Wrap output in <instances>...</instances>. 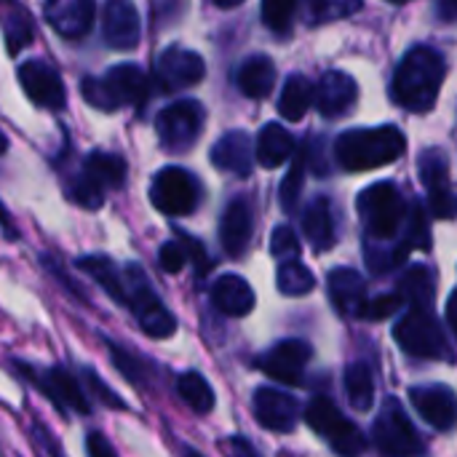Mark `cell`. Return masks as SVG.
<instances>
[{
    "label": "cell",
    "instance_id": "cell-40",
    "mask_svg": "<svg viewBox=\"0 0 457 457\" xmlns=\"http://www.w3.org/2000/svg\"><path fill=\"white\" fill-rule=\"evenodd\" d=\"M270 254L281 262L297 260L300 257V238L289 225H278L270 236Z\"/></svg>",
    "mask_w": 457,
    "mask_h": 457
},
{
    "label": "cell",
    "instance_id": "cell-52",
    "mask_svg": "<svg viewBox=\"0 0 457 457\" xmlns=\"http://www.w3.org/2000/svg\"><path fill=\"white\" fill-rule=\"evenodd\" d=\"M214 5H217V8H238L241 0H214Z\"/></svg>",
    "mask_w": 457,
    "mask_h": 457
},
{
    "label": "cell",
    "instance_id": "cell-1",
    "mask_svg": "<svg viewBox=\"0 0 457 457\" xmlns=\"http://www.w3.org/2000/svg\"><path fill=\"white\" fill-rule=\"evenodd\" d=\"M445 72V56L436 48H410L394 75V99L410 112H428L439 99Z\"/></svg>",
    "mask_w": 457,
    "mask_h": 457
},
{
    "label": "cell",
    "instance_id": "cell-12",
    "mask_svg": "<svg viewBox=\"0 0 457 457\" xmlns=\"http://www.w3.org/2000/svg\"><path fill=\"white\" fill-rule=\"evenodd\" d=\"M19 86L27 94V99L43 110H64L67 107V88L59 75V70L46 59H27L16 70Z\"/></svg>",
    "mask_w": 457,
    "mask_h": 457
},
{
    "label": "cell",
    "instance_id": "cell-5",
    "mask_svg": "<svg viewBox=\"0 0 457 457\" xmlns=\"http://www.w3.org/2000/svg\"><path fill=\"white\" fill-rule=\"evenodd\" d=\"M359 214L367 230L370 241H388L396 238L399 230H404L407 225V214L410 206L402 195V190L394 182H378L370 185L361 195H359Z\"/></svg>",
    "mask_w": 457,
    "mask_h": 457
},
{
    "label": "cell",
    "instance_id": "cell-37",
    "mask_svg": "<svg viewBox=\"0 0 457 457\" xmlns=\"http://www.w3.org/2000/svg\"><path fill=\"white\" fill-rule=\"evenodd\" d=\"M297 3L295 0H265L262 3V21L276 35H289L295 24Z\"/></svg>",
    "mask_w": 457,
    "mask_h": 457
},
{
    "label": "cell",
    "instance_id": "cell-38",
    "mask_svg": "<svg viewBox=\"0 0 457 457\" xmlns=\"http://www.w3.org/2000/svg\"><path fill=\"white\" fill-rule=\"evenodd\" d=\"M78 378H80V383H83V388H86V394H88L91 404H94V399H96V402H99L102 407H107V410H115V412L129 410V407H126V402H123L112 388H107V386H104V380H102L91 367H83Z\"/></svg>",
    "mask_w": 457,
    "mask_h": 457
},
{
    "label": "cell",
    "instance_id": "cell-29",
    "mask_svg": "<svg viewBox=\"0 0 457 457\" xmlns=\"http://www.w3.org/2000/svg\"><path fill=\"white\" fill-rule=\"evenodd\" d=\"M104 348L110 351V359H112V367L137 388H147L150 383H155V361L139 356L137 351L131 348H123L118 345L115 340L104 337Z\"/></svg>",
    "mask_w": 457,
    "mask_h": 457
},
{
    "label": "cell",
    "instance_id": "cell-13",
    "mask_svg": "<svg viewBox=\"0 0 457 457\" xmlns=\"http://www.w3.org/2000/svg\"><path fill=\"white\" fill-rule=\"evenodd\" d=\"M155 78L163 91H182L198 86L206 78V62L198 51L185 46H169L155 62Z\"/></svg>",
    "mask_w": 457,
    "mask_h": 457
},
{
    "label": "cell",
    "instance_id": "cell-21",
    "mask_svg": "<svg viewBox=\"0 0 457 457\" xmlns=\"http://www.w3.org/2000/svg\"><path fill=\"white\" fill-rule=\"evenodd\" d=\"M209 161L220 171H228V174H236V177L246 179L252 174V166H254V145H252V137L246 131H241V129H233V131L222 134L212 145Z\"/></svg>",
    "mask_w": 457,
    "mask_h": 457
},
{
    "label": "cell",
    "instance_id": "cell-51",
    "mask_svg": "<svg viewBox=\"0 0 457 457\" xmlns=\"http://www.w3.org/2000/svg\"><path fill=\"white\" fill-rule=\"evenodd\" d=\"M447 321L457 335V292H453V297L447 300Z\"/></svg>",
    "mask_w": 457,
    "mask_h": 457
},
{
    "label": "cell",
    "instance_id": "cell-35",
    "mask_svg": "<svg viewBox=\"0 0 457 457\" xmlns=\"http://www.w3.org/2000/svg\"><path fill=\"white\" fill-rule=\"evenodd\" d=\"M276 287H278V292L287 295V297H303V295L313 292L316 278H313V270L305 268L300 260H289V262H281V265H278Z\"/></svg>",
    "mask_w": 457,
    "mask_h": 457
},
{
    "label": "cell",
    "instance_id": "cell-27",
    "mask_svg": "<svg viewBox=\"0 0 457 457\" xmlns=\"http://www.w3.org/2000/svg\"><path fill=\"white\" fill-rule=\"evenodd\" d=\"M295 155V137L281 123H265L257 134L254 158L265 169H278Z\"/></svg>",
    "mask_w": 457,
    "mask_h": 457
},
{
    "label": "cell",
    "instance_id": "cell-7",
    "mask_svg": "<svg viewBox=\"0 0 457 457\" xmlns=\"http://www.w3.org/2000/svg\"><path fill=\"white\" fill-rule=\"evenodd\" d=\"M305 420L340 457H361L367 453V436L359 431L356 423H351L332 399L316 396L305 407Z\"/></svg>",
    "mask_w": 457,
    "mask_h": 457
},
{
    "label": "cell",
    "instance_id": "cell-15",
    "mask_svg": "<svg viewBox=\"0 0 457 457\" xmlns=\"http://www.w3.org/2000/svg\"><path fill=\"white\" fill-rule=\"evenodd\" d=\"M252 412L262 428L276 434H289L300 420V402L287 391L262 386L252 396Z\"/></svg>",
    "mask_w": 457,
    "mask_h": 457
},
{
    "label": "cell",
    "instance_id": "cell-6",
    "mask_svg": "<svg viewBox=\"0 0 457 457\" xmlns=\"http://www.w3.org/2000/svg\"><path fill=\"white\" fill-rule=\"evenodd\" d=\"M16 364V372L29 380L56 410L59 415H91L94 412V404L80 383L78 375H72L67 367H48V370H37L27 361H13Z\"/></svg>",
    "mask_w": 457,
    "mask_h": 457
},
{
    "label": "cell",
    "instance_id": "cell-44",
    "mask_svg": "<svg viewBox=\"0 0 457 457\" xmlns=\"http://www.w3.org/2000/svg\"><path fill=\"white\" fill-rule=\"evenodd\" d=\"M177 238L182 241V246H185V252H187V262H193L198 278H204L206 270L212 268V260H209V254H206V246H204L198 238H193L190 233H185V230H177Z\"/></svg>",
    "mask_w": 457,
    "mask_h": 457
},
{
    "label": "cell",
    "instance_id": "cell-25",
    "mask_svg": "<svg viewBox=\"0 0 457 457\" xmlns=\"http://www.w3.org/2000/svg\"><path fill=\"white\" fill-rule=\"evenodd\" d=\"M236 86L249 99H265L276 86V64L265 54L246 56L236 70Z\"/></svg>",
    "mask_w": 457,
    "mask_h": 457
},
{
    "label": "cell",
    "instance_id": "cell-54",
    "mask_svg": "<svg viewBox=\"0 0 457 457\" xmlns=\"http://www.w3.org/2000/svg\"><path fill=\"white\" fill-rule=\"evenodd\" d=\"M8 145H11V142H8V137L0 131V155H5V153H8Z\"/></svg>",
    "mask_w": 457,
    "mask_h": 457
},
{
    "label": "cell",
    "instance_id": "cell-45",
    "mask_svg": "<svg viewBox=\"0 0 457 457\" xmlns=\"http://www.w3.org/2000/svg\"><path fill=\"white\" fill-rule=\"evenodd\" d=\"M428 206H431V214L439 217V220H453V217H457V195L453 193V187L431 190L428 193Z\"/></svg>",
    "mask_w": 457,
    "mask_h": 457
},
{
    "label": "cell",
    "instance_id": "cell-8",
    "mask_svg": "<svg viewBox=\"0 0 457 457\" xmlns=\"http://www.w3.org/2000/svg\"><path fill=\"white\" fill-rule=\"evenodd\" d=\"M147 195H150V204L161 214L185 217V214H193L198 209L204 187L193 171H187L182 166H163L155 171Z\"/></svg>",
    "mask_w": 457,
    "mask_h": 457
},
{
    "label": "cell",
    "instance_id": "cell-4",
    "mask_svg": "<svg viewBox=\"0 0 457 457\" xmlns=\"http://www.w3.org/2000/svg\"><path fill=\"white\" fill-rule=\"evenodd\" d=\"M123 284H126V311L134 313L139 329L153 340H169L177 332V316L161 303L155 287L150 284L139 262L123 265Z\"/></svg>",
    "mask_w": 457,
    "mask_h": 457
},
{
    "label": "cell",
    "instance_id": "cell-33",
    "mask_svg": "<svg viewBox=\"0 0 457 457\" xmlns=\"http://www.w3.org/2000/svg\"><path fill=\"white\" fill-rule=\"evenodd\" d=\"M3 37H5V48L8 54H19L21 48H27L35 37V24L32 16L27 13V8L21 5H8L5 16H3Z\"/></svg>",
    "mask_w": 457,
    "mask_h": 457
},
{
    "label": "cell",
    "instance_id": "cell-26",
    "mask_svg": "<svg viewBox=\"0 0 457 457\" xmlns=\"http://www.w3.org/2000/svg\"><path fill=\"white\" fill-rule=\"evenodd\" d=\"M75 265L91 276L96 281V287H102L107 292V297L112 303H118L120 308H126V284H123V268H118L112 262V257L107 254H83L75 260Z\"/></svg>",
    "mask_w": 457,
    "mask_h": 457
},
{
    "label": "cell",
    "instance_id": "cell-34",
    "mask_svg": "<svg viewBox=\"0 0 457 457\" xmlns=\"http://www.w3.org/2000/svg\"><path fill=\"white\" fill-rule=\"evenodd\" d=\"M345 394H348V402H351L353 410L367 412L372 407L375 383H372V372H370L367 364H361V361L348 364V370H345Z\"/></svg>",
    "mask_w": 457,
    "mask_h": 457
},
{
    "label": "cell",
    "instance_id": "cell-2",
    "mask_svg": "<svg viewBox=\"0 0 457 457\" xmlns=\"http://www.w3.org/2000/svg\"><path fill=\"white\" fill-rule=\"evenodd\" d=\"M407 150V137L396 126L351 129L337 137L335 158L345 171H370L394 163Z\"/></svg>",
    "mask_w": 457,
    "mask_h": 457
},
{
    "label": "cell",
    "instance_id": "cell-46",
    "mask_svg": "<svg viewBox=\"0 0 457 457\" xmlns=\"http://www.w3.org/2000/svg\"><path fill=\"white\" fill-rule=\"evenodd\" d=\"M40 265H43V268H46L51 276H56V281H59V284H62V287H64L70 295H75L80 303H86V300H88V295H83V289H80L75 281H70V276H67V273H64V270H62V268H59V265L51 260V254H40Z\"/></svg>",
    "mask_w": 457,
    "mask_h": 457
},
{
    "label": "cell",
    "instance_id": "cell-47",
    "mask_svg": "<svg viewBox=\"0 0 457 457\" xmlns=\"http://www.w3.org/2000/svg\"><path fill=\"white\" fill-rule=\"evenodd\" d=\"M86 455L88 457H118L115 447L110 445V439L99 431H91L86 436Z\"/></svg>",
    "mask_w": 457,
    "mask_h": 457
},
{
    "label": "cell",
    "instance_id": "cell-36",
    "mask_svg": "<svg viewBox=\"0 0 457 457\" xmlns=\"http://www.w3.org/2000/svg\"><path fill=\"white\" fill-rule=\"evenodd\" d=\"M418 169H420V179L426 185V190H442V187H450V161L442 150L436 147H428L420 161H418Z\"/></svg>",
    "mask_w": 457,
    "mask_h": 457
},
{
    "label": "cell",
    "instance_id": "cell-22",
    "mask_svg": "<svg viewBox=\"0 0 457 457\" xmlns=\"http://www.w3.org/2000/svg\"><path fill=\"white\" fill-rule=\"evenodd\" d=\"M254 289L238 273H222L212 284V305L228 319H244L254 311Z\"/></svg>",
    "mask_w": 457,
    "mask_h": 457
},
{
    "label": "cell",
    "instance_id": "cell-42",
    "mask_svg": "<svg viewBox=\"0 0 457 457\" xmlns=\"http://www.w3.org/2000/svg\"><path fill=\"white\" fill-rule=\"evenodd\" d=\"M402 305H404V300H402V295H399V292L380 295V297H375V300H367L361 319H370V321H386V319L396 316V311H399Z\"/></svg>",
    "mask_w": 457,
    "mask_h": 457
},
{
    "label": "cell",
    "instance_id": "cell-39",
    "mask_svg": "<svg viewBox=\"0 0 457 457\" xmlns=\"http://www.w3.org/2000/svg\"><path fill=\"white\" fill-rule=\"evenodd\" d=\"M303 179H305V155H295L292 161V169L287 171L281 187H278V201H281V209L284 212H295L297 209V201H300V193H303Z\"/></svg>",
    "mask_w": 457,
    "mask_h": 457
},
{
    "label": "cell",
    "instance_id": "cell-48",
    "mask_svg": "<svg viewBox=\"0 0 457 457\" xmlns=\"http://www.w3.org/2000/svg\"><path fill=\"white\" fill-rule=\"evenodd\" d=\"M225 450H228V457H260L257 450L252 447V442L244 439V436H230L225 442Z\"/></svg>",
    "mask_w": 457,
    "mask_h": 457
},
{
    "label": "cell",
    "instance_id": "cell-23",
    "mask_svg": "<svg viewBox=\"0 0 457 457\" xmlns=\"http://www.w3.org/2000/svg\"><path fill=\"white\" fill-rule=\"evenodd\" d=\"M329 297L343 316H361L367 305V284L351 268H335L327 278Z\"/></svg>",
    "mask_w": 457,
    "mask_h": 457
},
{
    "label": "cell",
    "instance_id": "cell-31",
    "mask_svg": "<svg viewBox=\"0 0 457 457\" xmlns=\"http://www.w3.org/2000/svg\"><path fill=\"white\" fill-rule=\"evenodd\" d=\"M177 396L195 412V415H209L217 404V396L209 386V380L195 372V370H187L177 378Z\"/></svg>",
    "mask_w": 457,
    "mask_h": 457
},
{
    "label": "cell",
    "instance_id": "cell-32",
    "mask_svg": "<svg viewBox=\"0 0 457 457\" xmlns=\"http://www.w3.org/2000/svg\"><path fill=\"white\" fill-rule=\"evenodd\" d=\"M402 300L407 297L415 311H431L434 305V273L426 265H415L404 273L399 284Z\"/></svg>",
    "mask_w": 457,
    "mask_h": 457
},
{
    "label": "cell",
    "instance_id": "cell-20",
    "mask_svg": "<svg viewBox=\"0 0 457 457\" xmlns=\"http://www.w3.org/2000/svg\"><path fill=\"white\" fill-rule=\"evenodd\" d=\"M313 99L324 118H343L359 99V83L343 70H329L321 75Z\"/></svg>",
    "mask_w": 457,
    "mask_h": 457
},
{
    "label": "cell",
    "instance_id": "cell-50",
    "mask_svg": "<svg viewBox=\"0 0 457 457\" xmlns=\"http://www.w3.org/2000/svg\"><path fill=\"white\" fill-rule=\"evenodd\" d=\"M0 225L5 228L8 238H16V230H13V222H11V214H8V209H5V204H3V201H0Z\"/></svg>",
    "mask_w": 457,
    "mask_h": 457
},
{
    "label": "cell",
    "instance_id": "cell-3",
    "mask_svg": "<svg viewBox=\"0 0 457 457\" xmlns=\"http://www.w3.org/2000/svg\"><path fill=\"white\" fill-rule=\"evenodd\" d=\"M80 96L99 112H118L120 107H142L150 96V78L137 62H120L104 75H86Z\"/></svg>",
    "mask_w": 457,
    "mask_h": 457
},
{
    "label": "cell",
    "instance_id": "cell-14",
    "mask_svg": "<svg viewBox=\"0 0 457 457\" xmlns=\"http://www.w3.org/2000/svg\"><path fill=\"white\" fill-rule=\"evenodd\" d=\"M311 356H313V351H311L308 343H303V340H281L257 359V367L270 380H276L281 386H300Z\"/></svg>",
    "mask_w": 457,
    "mask_h": 457
},
{
    "label": "cell",
    "instance_id": "cell-30",
    "mask_svg": "<svg viewBox=\"0 0 457 457\" xmlns=\"http://www.w3.org/2000/svg\"><path fill=\"white\" fill-rule=\"evenodd\" d=\"M311 102H313V86H311V80L305 75H300V72L289 75L287 83H284V88H281V96H278V112H281V118H287L292 123L295 120H303L305 112H308V107H311Z\"/></svg>",
    "mask_w": 457,
    "mask_h": 457
},
{
    "label": "cell",
    "instance_id": "cell-11",
    "mask_svg": "<svg viewBox=\"0 0 457 457\" xmlns=\"http://www.w3.org/2000/svg\"><path fill=\"white\" fill-rule=\"evenodd\" d=\"M394 337H396L399 348L404 353H410V356H418V359H453L445 329L439 327V321H436V316L431 311L410 308V313L396 324Z\"/></svg>",
    "mask_w": 457,
    "mask_h": 457
},
{
    "label": "cell",
    "instance_id": "cell-16",
    "mask_svg": "<svg viewBox=\"0 0 457 457\" xmlns=\"http://www.w3.org/2000/svg\"><path fill=\"white\" fill-rule=\"evenodd\" d=\"M102 37L112 51L137 48L142 37V21L137 5L129 0H110L102 11Z\"/></svg>",
    "mask_w": 457,
    "mask_h": 457
},
{
    "label": "cell",
    "instance_id": "cell-10",
    "mask_svg": "<svg viewBox=\"0 0 457 457\" xmlns=\"http://www.w3.org/2000/svg\"><path fill=\"white\" fill-rule=\"evenodd\" d=\"M375 447L383 457H426L423 442L396 399H386L372 428Z\"/></svg>",
    "mask_w": 457,
    "mask_h": 457
},
{
    "label": "cell",
    "instance_id": "cell-28",
    "mask_svg": "<svg viewBox=\"0 0 457 457\" xmlns=\"http://www.w3.org/2000/svg\"><path fill=\"white\" fill-rule=\"evenodd\" d=\"M303 230H305V238L308 244L316 249V252H329L335 246V222H332V209H329V201L324 195L313 198L303 214Z\"/></svg>",
    "mask_w": 457,
    "mask_h": 457
},
{
    "label": "cell",
    "instance_id": "cell-18",
    "mask_svg": "<svg viewBox=\"0 0 457 457\" xmlns=\"http://www.w3.org/2000/svg\"><path fill=\"white\" fill-rule=\"evenodd\" d=\"M410 402L418 410V415L439 428V431H450L457 423V396L453 388L447 386H415L410 388Z\"/></svg>",
    "mask_w": 457,
    "mask_h": 457
},
{
    "label": "cell",
    "instance_id": "cell-9",
    "mask_svg": "<svg viewBox=\"0 0 457 457\" xmlns=\"http://www.w3.org/2000/svg\"><path fill=\"white\" fill-rule=\"evenodd\" d=\"M206 123V110L198 99H177L155 115V137L166 153H187Z\"/></svg>",
    "mask_w": 457,
    "mask_h": 457
},
{
    "label": "cell",
    "instance_id": "cell-19",
    "mask_svg": "<svg viewBox=\"0 0 457 457\" xmlns=\"http://www.w3.org/2000/svg\"><path fill=\"white\" fill-rule=\"evenodd\" d=\"M254 236V212L246 198H233L220 220V244L228 257L238 260L246 254Z\"/></svg>",
    "mask_w": 457,
    "mask_h": 457
},
{
    "label": "cell",
    "instance_id": "cell-43",
    "mask_svg": "<svg viewBox=\"0 0 457 457\" xmlns=\"http://www.w3.org/2000/svg\"><path fill=\"white\" fill-rule=\"evenodd\" d=\"M158 265H161L163 273H171V276H177V273L185 270V265H187V252H185V246H182L179 238L166 241V244L158 249Z\"/></svg>",
    "mask_w": 457,
    "mask_h": 457
},
{
    "label": "cell",
    "instance_id": "cell-41",
    "mask_svg": "<svg viewBox=\"0 0 457 457\" xmlns=\"http://www.w3.org/2000/svg\"><path fill=\"white\" fill-rule=\"evenodd\" d=\"M361 8V3H343V0H316L311 3V16L316 24L321 21H332V19H343L351 16Z\"/></svg>",
    "mask_w": 457,
    "mask_h": 457
},
{
    "label": "cell",
    "instance_id": "cell-49",
    "mask_svg": "<svg viewBox=\"0 0 457 457\" xmlns=\"http://www.w3.org/2000/svg\"><path fill=\"white\" fill-rule=\"evenodd\" d=\"M436 11L445 21H457V0H442L436 5Z\"/></svg>",
    "mask_w": 457,
    "mask_h": 457
},
{
    "label": "cell",
    "instance_id": "cell-53",
    "mask_svg": "<svg viewBox=\"0 0 457 457\" xmlns=\"http://www.w3.org/2000/svg\"><path fill=\"white\" fill-rule=\"evenodd\" d=\"M179 457H204L195 447H190V445H182V453H179Z\"/></svg>",
    "mask_w": 457,
    "mask_h": 457
},
{
    "label": "cell",
    "instance_id": "cell-24",
    "mask_svg": "<svg viewBox=\"0 0 457 457\" xmlns=\"http://www.w3.org/2000/svg\"><path fill=\"white\" fill-rule=\"evenodd\" d=\"M80 171L88 177V182L107 193V190H120L126 185V177H129V166L126 161L118 155V153H107V150H91L83 163H80Z\"/></svg>",
    "mask_w": 457,
    "mask_h": 457
},
{
    "label": "cell",
    "instance_id": "cell-17",
    "mask_svg": "<svg viewBox=\"0 0 457 457\" xmlns=\"http://www.w3.org/2000/svg\"><path fill=\"white\" fill-rule=\"evenodd\" d=\"M43 16L56 35L67 40H80L94 27L96 3L94 0H51L43 5Z\"/></svg>",
    "mask_w": 457,
    "mask_h": 457
}]
</instances>
